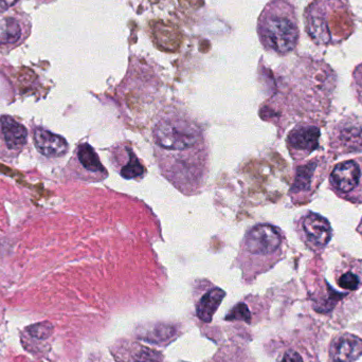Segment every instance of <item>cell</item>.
Instances as JSON below:
<instances>
[{
    "instance_id": "1",
    "label": "cell",
    "mask_w": 362,
    "mask_h": 362,
    "mask_svg": "<svg viewBox=\"0 0 362 362\" xmlns=\"http://www.w3.org/2000/svg\"><path fill=\"white\" fill-rule=\"evenodd\" d=\"M308 37L318 46H335L356 29L349 0H313L304 12Z\"/></svg>"
},
{
    "instance_id": "2",
    "label": "cell",
    "mask_w": 362,
    "mask_h": 362,
    "mask_svg": "<svg viewBox=\"0 0 362 362\" xmlns=\"http://www.w3.org/2000/svg\"><path fill=\"white\" fill-rule=\"evenodd\" d=\"M257 35L266 50L281 57L296 50L300 29L295 6L288 0H270L257 21Z\"/></svg>"
},
{
    "instance_id": "3",
    "label": "cell",
    "mask_w": 362,
    "mask_h": 362,
    "mask_svg": "<svg viewBox=\"0 0 362 362\" xmlns=\"http://www.w3.org/2000/svg\"><path fill=\"white\" fill-rule=\"evenodd\" d=\"M155 142L158 148L169 152L180 153L198 148L202 141V134L195 123L182 117L163 118L155 127Z\"/></svg>"
},
{
    "instance_id": "4",
    "label": "cell",
    "mask_w": 362,
    "mask_h": 362,
    "mask_svg": "<svg viewBox=\"0 0 362 362\" xmlns=\"http://www.w3.org/2000/svg\"><path fill=\"white\" fill-rule=\"evenodd\" d=\"M329 187L341 199L361 204L362 157L336 165L329 175Z\"/></svg>"
},
{
    "instance_id": "5",
    "label": "cell",
    "mask_w": 362,
    "mask_h": 362,
    "mask_svg": "<svg viewBox=\"0 0 362 362\" xmlns=\"http://www.w3.org/2000/svg\"><path fill=\"white\" fill-rule=\"evenodd\" d=\"M282 232L270 225H257L245 236L242 245L243 255H248L261 261H272L282 253Z\"/></svg>"
},
{
    "instance_id": "6",
    "label": "cell",
    "mask_w": 362,
    "mask_h": 362,
    "mask_svg": "<svg viewBox=\"0 0 362 362\" xmlns=\"http://www.w3.org/2000/svg\"><path fill=\"white\" fill-rule=\"evenodd\" d=\"M329 144L335 155L362 152V117L352 116L340 120L329 133Z\"/></svg>"
},
{
    "instance_id": "7",
    "label": "cell",
    "mask_w": 362,
    "mask_h": 362,
    "mask_svg": "<svg viewBox=\"0 0 362 362\" xmlns=\"http://www.w3.org/2000/svg\"><path fill=\"white\" fill-rule=\"evenodd\" d=\"M297 232L305 246L315 252L327 247L333 236L329 221L321 215L310 212L298 221Z\"/></svg>"
},
{
    "instance_id": "8",
    "label": "cell",
    "mask_w": 362,
    "mask_h": 362,
    "mask_svg": "<svg viewBox=\"0 0 362 362\" xmlns=\"http://www.w3.org/2000/svg\"><path fill=\"white\" fill-rule=\"evenodd\" d=\"M32 25L25 13H15L0 19V52H10L31 34Z\"/></svg>"
},
{
    "instance_id": "9",
    "label": "cell",
    "mask_w": 362,
    "mask_h": 362,
    "mask_svg": "<svg viewBox=\"0 0 362 362\" xmlns=\"http://www.w3.org/2000/svg\"><path fill=\"white\" fill-rule=\"evenodd\" d=\"M327 168L329 165L327 161L321 158L314 159L303 167H300L291 187V193L295 194L293 197H310L327 176Z\"/></svg>"
},
{
    "instance_id": "10",
    "label": "cell",
    "mask_w": 362,
    "mask_h": 362,
    "mask_svg": "<svg viewBox=\"0 0 362 362\" xmlns=\"http://www.w3.org/2000/svg\"><path fill=\"white\" fill-rule=\"evenodd\" d=\"M320 129L315 125L301 124L293 129L287 137V146L293 159H303L319 148Z\"/></svg>"
},
{
    "instance_id": "11",
    "label": "cell",
    "mask_w": 362,
    "mask_h": 362,
    "mask_svg": "<svg viewBox=\"0 0 362 362\" xmlns=\"http://www.w3.org/2000/svg\"><path fill=\"white\" fill-rule=\"evenodd\" d=\"M335 362H352L362 354V340L352 335L336 338L329 350Z\"/></svg>"
},
{
    "instance_id": "12",
    "label": "cell",
    "mask_w": 362,
    "mask_h": 362,
    "mask_svg": "<svg viewBox=\"0 0 362 362\" xmlns=\"http://www.w3.org/2000/svg\"><path fill=\"white\" fill-rule=\"evenodd\" d=\"M34 142L38 152L46 157L64 156L68 151V144L63 137L45 129H36Z\"/></svg>"
},
{
    "instance_id": "13",
    "label": "cell",
    "mask_w": 362,
    "mask_h": 362,
    "mask_svg": "<svg viewBox=\"0 0 362 362\" xmlns=\"http://www.w3.org/2000/svg\"><path fill=\"white\" fill-rule=\"evenodd\" d=\"M0 127L4 142L10 150L18 151L25 146L27 142V129L21 123L11 117L4 116L0 119Z\"/></svg>"
},
{
    "instance_id": "14",
    "label": "cell",
    "mask_w": 362,
    "mask_h": 362,
    "mask_svg": "<svg viewBox=\"0 0 362 362\" xmlns=\"http://www.w3.org/2000/svg\"><path fill=\"white\" fill-rule=\"evenodd\" d=\"M226 293L221 288H214L206 293L200 300L197 305V316L204 322H211L213 315L221 305L225 298Z\"/></svg>"
},
{
    "instance_id": "15",
    "label": "cell",
    "mask_w": 362,
    "mask_h": 362,
    "mask_svg": "<svg viewBox=\"0 0 362 362\" xmlns=\"http://www.w3.org/2000/svg\"><path fill=\"white\" fill-rule=\"evenodd\" d=\"M78 158L81 165L88 172L106 175V170L102 165L97 153L88 144H82L78 150Z\"/></svg>"
},
{
    "instance_id": "16",
    "label": "cell",
    "mask_w": 362,
    "mask_h": 362,
    "mask_svg": "<svg viewBox=\"0 0 362 362\" xmlns=\"http://www.w3.org/2000/svg\"><path fill=\"white\" fill-rule=\"evenodd\" d=\"M144 165L140 163L139 159L137 158L133 151L127 148V160L124 165H121L120 174L125 180H135V178L141 177L144 175Z\"/></svg>"
},
{
    "instance_id": "17",
    "label": "cell",
    "mask_w": 362,
    "mask_h": 362,
    "mask_svg": "<svg viewBox=\"0 0 362 362\" xmlns=\"http://www.w3.org/2000/svg\"><path fill=\"white\" fill-rule=\"evenodd\" d=\"M338 285L346 291H356L361 285V279L355 272H346L338 279Z\"/></svg>"
},
{
    "instance_id": "18",
    "label": "cell",
    "mask_w": 362,
    "mask_h": 362,
    "mask_svg": "<svg viewBox=\"0 0 362 362\" xmlns=\"http://www.w3.org/2000/svg\"><path fill=\"white\" fill-rule=\"evenodd\" d=\"M226 320L228 321H245L249 323L251 321V314L249 312V308H247L245 303H238L231 312L226 317Z\"/></svg>"
},
{
    "instance_id": "19",
    "label": "cell",
    "mask_w": 362,
    "mask_h": 362,
    "mask_svg": "<svg viewBox=\"0 0 362 362\" xmlns=\"http://www.w3.org/2000/svg\"><path fill=\"white\" fill-rule=\"evenodd\" d=\"M352 88L357 102L362 105V63L353 71Z\"/></svg>"
},
{
    "instance_id": "20",
    "label": "cell",
    "mask_w": 362,
    "mask_h": 362,
    "mask_svg": "<svg viewBox=\"0 0 362 362\" xmlns=\"http://www.w3.org/2000/svg\"><path fill=\"white\" fill-rule=\"evenodd\" d=\"M32 337L37 339H46L50 336L52 332V327L49 323H40V325H33L28 329Z\"/></svg>"
},
{
    "instance_id": "21",
    "label": "cell",
    "mask_w": 362,
    "mask_h": 362,
    "mask_svg": "<svg viewBox=\"0 0 362 362\" xmlns=\"http://www.w3.org/2000/svg\"><path fill=\"white\" fill-rule=\"evenodd\" d=\"M281 362H303V359L297 352L289 351V352L284 355Z\"/></svg>"
},
{
    "instance_id": "22",
    "label": "cell",
    "mask_w": 362,
    "mask_h": 362,
    "mask_svg": "<svg viewBox=\"0 0 362 362\" xmlns=\"http://www.w3.org/2000/svg\"><path fill=\"white\" fill-rule=\"evenodd\" d=\"M18 1L19 0H0V14H4Z\"/></svg>"
},
{
    "instance_id": "23",
    "label": "cell",
    "mask_w": 362,
    "mask_h": 362,
    "mask_svg": "<svg viewBox=\"0 0 362 362\" xmlns=\"http://www.w3.org/2000/svg\"><path fill=\"white\" fill-rule=\"evenodd\" d=\"M357 232L362 236V218L361 223H359L358 227H357Z\"/></svg>"
}]
</instances>
